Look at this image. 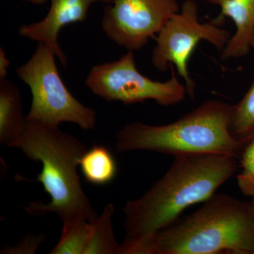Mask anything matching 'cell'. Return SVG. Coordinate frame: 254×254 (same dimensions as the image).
<instances>
[{
  "label": "cell",
  "instance_id": "6da1fadb",
  "mask_svg": "<svg viewBox=\"0 0 254 254\" xmlns=\"http://www.w3.org/2000/svg\"><path fill=\"white\" fill-rule=\"evenodd\" d=\"M138 199L123 208L126 235L120 254H141L155 234L176 221L184 210L205 201L238 170L237 158L215 154L182 155Z\"/></svg>",
  "mask_w": 254,
  "mask_h": 254
},
{
  "label": "cell",
  "instance_id": "7a4b0ae2",
  "mask_svg": "<svg viewBox=\"0 0 254 254\" xmlns=\"http://www.w3.org/2000/svg\"><path fill=\"white\" fill-rule=\"evenodd\" d=\"M9 147L42 164L36 181L42 184L50 200L28 203L24 209L30 215L42 218L54 213L63 222L78 218L91 222L98 217L80 182L77 168L87 148L76 137L59 127L26 120L22 133Z\"/></svg>",
  "mask_w": 254,
  "mask_h": 254
},
{
  "label": "cell",
  "instance_id": "3957f363",
  "mask_svg": "<svg viewBox=\"0 0 254 254\" xmlns=\"http://www.w3.org/2000/svg\"><path fill=\"white\" fill-rule=\"evenodd\" d=\"M251 203L212 195L201 208L155 234L141 254H253Z\"/></svg>",
  "mask_w": 254,
  "mask_h": 254
},
{
  "label": "cell",
  "instance_id": "277c9868",
  "mask_svg": "<svg viewBox=\"0 0 254 254\" xmlns=\"http://www.w3.org/2000/svg\"><path fill=\"white\" fill-rule=\"evenodd\" d=\"M232 105L210 100L173 123L132 122L116 134L120 153L149 150L173 155L215 154L237 158L245 147L230 131Z\"/></svg>",
  "mask_w": 254,
  "mask_h": 254
},
{
  "label": "cell",
  "instance_id": "5b68a950",
  "mask_svg": "<svg viewBox=\"0 0 254 254\" xmlns=\"http://www.w3.org/2000/svg\"><path fill=\"white\" fill-rule=\"evenodd\" d=\"M53 50L38 43L31 58L16 68L18 77L29 87L32 95L28 121L59 127L71 123L84 130L96 125L95 110L86 106L68 91L58 71Z\"/></svg>",
  "mask_w": 254,
  "mask_h": 254
},
{
  "label": "cell",
  "instance_id": "8992f818",
  "mask_svg": "<svg viewBox=\"0 0 254 254\" xmlns=\"http://www.w3.org/2000/svg\"><path fill=\"white\" fill-rule=\"evenodd\" d=\"M170 66L171 76L168 81L150 79L137 68L134 52L128 51L116 61L95 65L85 83L92 93L107 101L133 105L152 100L159 105L170 106L183 101L187 91L173 65Z\"/></svg>",
  "mask_w": 254,
  "mask_h": 254
},
{
  "label": "cell",
  "instance_id": "52a82bcc",
  "mask_svg": "<svg viewBox=\"0 0 254 254\" xmlns=\"http://www.w3.org/2000/svg\"><path fill=\"white\" fill-rule=\"evenodd\" d=\"M231 36L215 20L200 23L198 5L193 0H186L155 37L152 64L160 72H165L170 65L175 66L185 82L187 94L193 98L195 83L189 72L188 64L197 45L206 41L221 52Z\"/></svg>",
  "mask_w": 254,
  "mask_h": 254
},
{
  "label": "cell",
  "instance_id": "ba28073f",
  "mask_svg": "<svg viewBox=\"0 0 254 254\" xmlns=\"http://www.w3.org/2000/svg\"><path fill=\"white\" fill-rule=\"evenodd\" d=\"M180 9L177 0H113L103 10L102 29L119 46L137 51Z\"/></svg>",
  "mask_w": 254,
  "mask_h": 254
},
{
  "label": "cell",
  "instance_id": "9c48e42d",
  "mask_svg": "<svg viewBox=\"0 0 254 254\" xmlns=\"http://www.w3.org/2000/svg\"><path fill=\"white\" fill-rule=\"evenodd\" d=\"M98 1L50 0L51 5L46 17L38 22L23 25L18 29V34L49 47L65 67L67 58L58 41L60 32L64 26L70 23L86 21L90 8Z\"/></svg>",
  "mask_w": 254,
  "mask_h": 254
},
{
  "label": "cell",
  "instance_id": "30bf717a",
  "mask_svg": "<svg viewBox=\"0 0 254 254\" xmlns=\"http://www.w3.org/2000/svg\"><path fill=\"white\" fill-rule=\"evenodd\" d=\"M221 12L215 21L222 22L223 18H231L236 26L235 34L231 36L221 51V59H239L249 54L252 48L254 32V0H224Z\"/></svg>",
  "mask_w": 254,
  "mask_h": 254
},
{
  "label": "cell",
  "instance_id": "8fae6325",
  "mask_svg": "<svg viewBox=\"0 0 254 254\" xmlns=\"http://www.w3.org/2000/svg\"><path fill=\"white\" fill-rule=\"evenodd\" d=\"M26 124L21 92L9 80H0V143L9 147L22 133Z\"/></svg>",
  "mask_w": 254,
  "mask_h": 254
},
{
  "label": "cell",
  "instance_id": "7c38bea8",
  "mask_svg": "<svg viewBox=\"0 0 254 254\" xmlns=\"http://www.w3.org/2000/svg\"><path fill=\"white\" fill-rule=\"evenodd\" d=\"M85 180L92 185L103 186L115 180L118 165L111 151L102 145L87 150L79 164Z\"/></svg>",
  "mask_w": 254,
  "mask_h": 254
},
{
  "label": "cell",
  "instance_id": "4fadbf2b",
  "mask_svg": "<svg viewBox=\"0 0 254 254\" xmlns=\"http://www.w3.org/2000/svg\"><path fill=\"white\" fill-rule=\"evenodd\" d=\"M115 207L105 205L99 216L89 222L90 235L85 254H120L119 244L113 232V219Z\"/></svg>",
  "mask_w": 254,
  "mask_h": 254
},
{
  "label": "cell",
  "instance_id": "5bb4252c",
  "mask_svg": "<svg viewBox=\"0 0 254 254\" xmlns=\"http://www.w3.org/2000/svg\"><path fill=\"white\" fill-rule=\"evenodd\" d=\"M230 131L244 147L254 139V80L242 100L232 105Z\"/></svg>",
  "mask_w": 254,
  "mask_h": 254
},
{
  "label": "cell",
  "instance_id": "9a60e30c",
  "mask_svg": "<svg viewBox=\"0 0 254 254\" xmlns=\"http://www.w3.org/2000/svg\"><path fill=\"white\" fill-rule=\"evenodd\" d=\"M90 235V223L83 218L63 222L59 242L50 254H85Z\"/></svg>",
  "mask_w": 254,
  "mask_h": 254
},
{
  "label": "cell",
  "instance_id": "2e32d148",
  "mask_svg": "<svg viewBox=\"0 0 254 254\" xmlns=\"http://www.w3.org/2000/svg\"><path fill=\"white\" fill-rule=\"evenodd\" d=\"M240 173L237 184L241 191L254 198V139L246 145L240 155Z\"/></svg>",
  "mask_w": 254,
  "mask_h": 254
},
{
  "label": "cell",
  "instance_id": "e0dca14e",
  "mask_svg": "<svg viewBox=\"0 0 254 254\" xmlns=\"http://www.w3.org/2000/svg\"><path fill=\"white\" fill-rule=\"evenodd\" d=\"M46 240L43 234L38 235H27L15 247H4L1 254H36L40 245Z\"/></svg>",
  "mask_w": 254,
  "mask_h": 254
},
{
  "label": "cell",
  "instance_id": "ac0fdd59",
  "mask_svg": "<svg viewBox=\"0 0 254 254\" xmlns=\"http://www.w3.org/2000/svg\"><path fill=\"white\" fill-rule=\"evenodd\" d=\"M11 63L2 48H0V80L6 78Z\"/></svg>",
  "mask_w": 254,
  "mask_h": 254
},
{
  "label": "cell",
  "instance_id": "d6986e66",
  "mask_svg": "<svg viewBox=\"0 0 254 254\" xmlns=\"http://www.w3.org/2000/svg\"><path fill=\"white\" fill-rule=\"evenodd\" d=\"M25 2L31 3L35 5H43L46 4L48 0H20Z\"/></svg>",
  "mask_w": 254,
  "mask_h": 254
},
{
  "label": "cell",
  "instance_id": "ffe728a7",
  "mask_svg": "<svg viewBox=\"0 0 254 254\" xmlns=\"http://www.w3.org/2000/svg\"><path fill=\"white\" fill-rule=\"evenodd\" d=\"M205 1H208V2L211 3V4L219 5V6H220L224 0H205Z\"/></svg>",
  "mask_w": 254,
  "mask_h": 254
},
{
  "label": "cell",
  "instance_id": "44dd1931",
  "mask_svg": "<svg viewBox=\"0 0 254 254\" xmlns=\"http://www.w3.org/2000/svg\"><path fill=\"white\" fill-rule=\"evenodd\" d=\"M252 48H253L254 49V32L253 37H252Z\"/></svg>",
  "mask_w": 254,
  "mask_h": 254
},
{
  "label": "cell",
  "instance_id": "7402d4cb",
  "mask_svg": "<svg viewBox=\"0 0 254 254\" xmlns=\"http://www.w3.org/2000/svg\"><path fill=\"white\" fill-rule=\"evenodd\" d=\"M251 204H252V210H253L254 214V198H253V200L251 202Z\"/></svg>",
  "mask_w": 254,
  "mask_h": 254
},
{
  "label": "cell",
  "instance_id": "603a6c76",
  "mask_svg": "<svg viewBox=\"0 0 254 254\" xmlns=\"http://www.w3.org/2000/svg\"><path fill=\"white\" fill-rule=\"evenodd\" d=\"M253 254H254V252H253Z\"/></svg>",
  "mask_w": 254,
  "mask_h": 254
}]
</instances>
